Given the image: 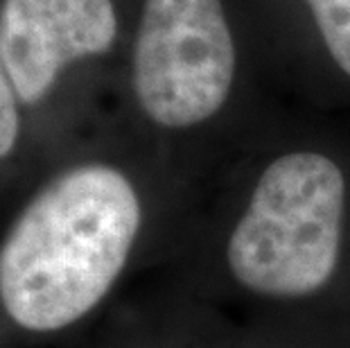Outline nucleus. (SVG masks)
<instances>
[{"label":"nucleus","mask_w":350,"mask_h":348,"mask_svg":"<svg viewBox=\"0 0 350 348\" xmlns=\"http://www.w3.org/2000/svg\"><path fill=\"white\" fill-rule=\"evenodd\" d=\"M334 64L350 77V0H308Z\"/></svg>","instance_id":"39448f33"},{"label":"nucleus","mask_w":350,"mask_h":348,"mask_svg":"<svg viewBox=\"0 0 350 348\" xmlns=\"http://www.w3.org/2000/svg\"><path fill=\"white\" fill-rule=\"evenodd\" d=\"M235 43L221 0H143L129 50V86L147 120L190 129L226 105Z\"/></svg>","instance_id":"7ed1b4c3"},{"label":"nucleus","mask_w":350,"mask_h":348,"mask_svg":"<svg viewBox=\"0 0 350 348\" xmlns=\"http://www.w3.org/2000/svg\"><path fill=\"white\" fill-rule=\"evenodd\" d=\"M143 226L131 176L113 163L59 170L27 199L0 249V303L14 323L55 332L84 319L120 278Z\"/></svg>","instance_id":"f257e3e1"},{"label":"nucleus","mask_w":350,"mask_h":348,"mask_svg":"<svg viewBox=\"0 0 350 348\" xmlns=\"http://www.w3.org/2000/svg\"><path fill=\"white\" fill-rule=\"evenodd\" d=\"M120 36L118 0H0V57L25 111L77 66L109 57Z\"/></svg>","instance_id":"20e7f679"},{"label":"nucleus","mask_w":350,"mask_h":348,"mask_svg":"<svg viewBox=\"0 0 350 348\" xmlns=\"http://www.w3.org/2000/svg\"><path fill=\"white\" fill-rule=\"evenodd\" d=\"M25 134V109L21 105L12 79L0 57V165L16 157Z\"/></svg>","instance_id":"423d86ee"},{"label":"nucleus","mask_w":350,"mask_h":348,"mask_svg":"<svg viewBox=\"0 0 350 348\" xmlns=\"http://www.w3.org/2000/svg\"><path fill=\"white\" fill-rule=\"evenodd\" d=\"M346 211L348 183L334 159L310 150L273 159L226 238L230 278L269 301L321 294L344 256Z\"/></svg>","instance_id":"f03ea898"}]
</instances>
